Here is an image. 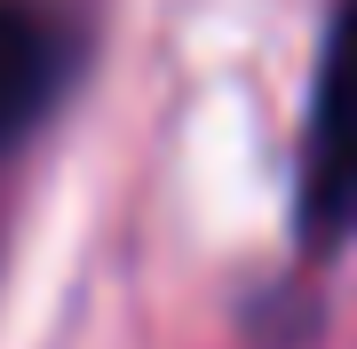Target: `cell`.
<instances>
[{
  "mask_svg": "<svg viewBox=\"0 0 357 349\" xmlns=\"http://www.w3.org/2000/svg\"><path fill=\"white\" fill-rule=\"evenodd\" d=\"M56 79H64V40L48 32V16L24 0H0V151L48 111Z\"/></svg>",
  "mask_w": 357,
  "mask_h": 349,
  "instance_id": "obj_2",
  "label": "cell"
},
{
  "mask_svg": "<svg viewBox=\"0 0 357 349\" xmlns=\"http://www.w3.org/2000/svg\"><path fill=\"white\" fill-rule=\"evenodd\" d=\"M302 222H310V238L357 231V0H342L326 64H318L310 159H302Z\"/></svg>",
  "mask_w": 357,
  "mask_h": 349,
  "instance_id": "obj_1",
  "label": "cell"
}]
</instances>
